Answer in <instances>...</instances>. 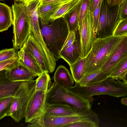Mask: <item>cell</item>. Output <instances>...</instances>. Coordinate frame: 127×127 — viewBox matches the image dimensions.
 Returning a JSON list of instances; mask_svg holds the SVG:
<instances>
[{
	"mask_svg": "<svg viewBox=\"0 0 127 127\" xmlns=\"http://www.w3.org/2000/svg\"><path fill=\"white\" fill-rule=\"evenodd\" d=\"M54 82L68 89L73 86L74 80L68 70L64 66L60 65L56 70L53 77Z\"/></svg>",
	"mask_w": 127,
	"mask_h": 127,
	"instance_id": "obj_19",
	"label": "cell"
},
{
	"mask_svg": "<svg viewBox=\"0 0 127 127\" xmlns=\"http://www.w3.org/2000/svg\"><path fill=\"white\" fill-rule=\"evenodd\" d=\"M67 2L44 4L39 3L37 9L39 22L47 24L51 23L53 16L58 9L62 5Z\"/></svg>",
	"mask_w": 127,
	"mask_h": 127,
	"instance_id": "obj_16",
	"label": "cell"
},
{
	"mask_svg": "<svg viewBox=\"0 0 127 127\" xmlns=\"http://www.w3.org/2000/svg\"><path fill=\"white\" fill-rule=\"evenodd\" d=\"M44 113L45 114L58 116L82 114H80L75 109L71 107L61 104L46 105Z\"/></svg>",
	"mask_w": 127,
	"mask_h": 127,
	"instance_id": "obj_20",
	"label": "cell"
},
{
	"mask_svg": "<svg viewBox=\"0 0 127 127\" xmlns=\"http://www.w3.org/2000/svg\"><path fill=\"white\" fill-rule=\"evenodd\" d=\"M82 2V0H81L64 17L67 24L69 32L76 31L79 28V16Z\"/></svg>",
	"mask_w": 127,
	"mask_h": 127,
	"instance_id": "obj_23",
	"label": "cell"
},
{
	"mask_svg": "<svg viewBox=\"0 0 127 127\" xmlns=\"http://www.w3.org/2000/svg\"><path fill=\"white\" fill-rule=\"evenodd\" d=\"M108 77V75L100 69L85 74L77 83L81 86L92 85L100 83Z\"/></svg>",
	"mask_w": 127,
	"mask_h": 127,
	"instance_id": "obj_21",
	"label": "cell"
},
{
	"mask_svg": "<svg viewBox=\"0 0 127 127\" xmlns=\"http://www.w3.org/2000/svg\"><path fill=\"white\" fill-rule=\"evenodd\" d=\"M122 80L125 84L127 85V72Z\"/></svg>",
	"mask_w": 127,
	"mask_h": 127,
	"instance_id": "obj_41",
	"label": "cell"
},
{
	"mask_svg": "<svg viewBox=\"0 0 127 127\" xmlns=\"http://www.w3.org/2000/svg\"><path fill=\"white\" fill-rule=\"evenodd\" d=\"M81 0H72L62 5L53 16L51 22L57 19L64 17V16L74 8Z\"/></svg>",
	"mask_w": 127,
	"mask_h": 127,
	"instance_id": "obj_27",
	"label": "cell"
},
{
	"mask_svg": "<svg viewBox=\"0 0 127 127\" xmlns=\"http://www.w3.org/2000/svg\"><path fill=\"white\" fill-rule=\"evenodd\" d=\"M26 14L32 31L40 29L37 8L40 0H24Z\"/></svg>",
	"mask_w": 127,
	"mask_h": 127,
	"instance_id": "obj_18",
	"label": "cell"
},
{
	"mask_svg": "<svg viewBox=\"0 0 127 127\" xmlns=\"http://www.w3.org/2000/svg\"><path fill=\"white\" fill-rule=\"evenodd\" d=\"M119 5L110 6L107 0H102L97 28L96 39L113 36L115 30L120 20Z\"/></svg>",
	"mask_w": 127,
	"mask_h": 127,
	"instance_id": "obj_5",
	"label": "cell"
},
{
	"mask_svg": "<svg viewBox=\"0 0 127 127\" xmlns=\"http://www.w3.org/2000/svg\"><path fill=\"white\" fill-rule=\"evenodd\" d=\"M14 98L12 96L0 98V120L8 116Z\"/></svg>",
	"mask_w": 127,
	"mask_h": 127,
	"instance_id": "obj_28",
	"label": "cell"
},
{
	"mask_svg": "<svg viewBox=\"0 0 127 127\" xmlns=\"http://www.w3.org/2000/svg\"><path fill=\"white\" fill-rule=\"evenodd\" d=\"M49 90L47 91L35 90L26 108L25 116L26 122L29 123L43 114Z\"/></svg>",
	"mask_w": 127,
	"mask_h": 127,
	"instance_id": "obj_10",
	"label": "cell"
},
{
	"mask_svg": "<svg viewBox=\"0 0 127 127\" xmlns=\"http://www.w3.org/2000/svg\"><path fill=\"white\" fill-rule=\"evenodd\" d=\"M79 31L81 48V57L83 58L90 52L96 39L94 29L92 13L89 6L85 13L81 29Z\"/></svg>",
	"mask_w": 127,
	"mask_h": 127,
	"instance_id": "obj_9",
	"label": "cell"
},
{
	"mask_svg": "<svg viewBox=\"0 0 127 127\" xmlns=\"http://www.w3.org/2000/svg\"><path fill=\"white\" fill-rule=\"evenodd\" d=\"M125 0H107L109 5L112 6L119 5Z\"/></svg>",
	"mask_w": 127,
	"mask_h": 127,
	"instance_id": "obj_39",
	"label": "cell"
},
{
	"mask_svg": "<svg viewBox=\"0 0 127 127\" xmlns=\"http://www.w3.org/2000/svg\"><path fill=\"white\" fill-rule=\"evenodd\" d=\"M80 121L91 122L99 125L98 115L94 111L88 114L66 116H55L44 113L43 116L44 127H63L69 124Z\"/></svg>",
	"mask_w": 127,
	"mask_h": 127,
	"instance_id": "obj_8",
	"label": "cell"
},
{
	"mask_svg": "<svg viewBox=\"0 0 127 127\" xmlns=\"http://www.w3.org/2000/svg\"><path fill=\"white\" fill-rule=\"evenodd\" d=\"M95 123L90 121H80L65 125L63 127H98Z\"/></svg>",
	"mask_w": 127,
	"mask_h": 127,
	"instance_id": "obj_32",
	"label": "cell"
},
{
	"mask_svg": "<svg viewBox=\"0 0 127 127\" xmlns=\"http://www.w3.org/2000/svg\"><path fill=\"white\" fill-rule=\"evenodd\" d=\"M14 48H5L0 51V62L12 59L16 55L17 52Z\"/></svg>",
	"mask_w": 127,
	"mask_h": 127,
	"instance_id": "obj_31",
	"label": "cell"
},
{
	"mask_svg": "<svg viewBox=\"0 0 127 127\" xmlns=\"http://www.w3.org/2000/svg\"><path fill=\"white\" fill-rule=\"evenodd\" d=\"M11 9L13 13V48L20 49L26 41L32 31L26 14L24 0H14Z\"/></svg>",
	"mask_w": 127,
	"mask_h": 127,
	"instance_id": "obj_4",
	"label": "cell"
},
{
	"mask_svg": "<svg viewBox=\"0 0 127 127\" xmlns=\"http://www.w3.org/2000/svg\"><path fill=\"white\" fill-rule=\"evenodd\" d=\"M23 46L33 56L44 71L50 73L54 71L55 69L50 64L40 46L34 37L32 31Z\"/></svg>",
	"mask_w": 127,
	"mask_h": 127,
	"instance_id": "obj_11",
	"label": "cell"
},
{
	"mask_svg": "<svg viewBox=\"0 0 127 127\" xmlns=\"http://www.w3.org/2000/svg\"><path fill=\"white\" fill-rule=\"evenodd\" d=\"M20 62L37 76L44 71L36 60L24 46L18 51Z\"/></svg>",
	"mask_w": 127,
	"mask_h": 127,
	"instance_id": "obj_17",
	"label": "cell"
},
{
	"mask_svg": "<svg viewBox=\"0 0 127 127\" xmlns=\"http://www.w3.org/2000/svg\"><path fill=\"white\" fill-rule=\"evenodd\" d=\"M0 71V98L14 97L20 87L26 81L10 80L6 77L3 70Z\"/></svg>",
	"mask_w": 127,
	"mask_h": 127,
	"instance_id": "obj_15",
	"label": "cell"
},
{
	"mask_svg": "<svg viewBox=\"0 0 127 127\" xmlns=\"http://www.w3.org/2000/svg\"><path fill=\"white\" fill-rule=\"evenodd\" d=\"M90 1V0H82L79 16V30L81 29L83 19L89 6Z\"/></svg>",
	"mask_w": 127,
	"mask_h": 127,
	"instance_id": "obj_33",
	"label": "cell"
},
{
	"mask_svg": "<svg viewBox=\"0 0 127 127\" xmlns=\"http://www.w3.org/2000/svg\"><path fill=\"white\" fill-rule=\"evenodd\" d=\"M102 1V0H101L95 11L92 13L94 29L95 34L97 28L99 17L100 9Z\"/></svg>",
	"mask_w": 127,
	"mask_h": 127,
	"instance_id": "obj_35",
	"label": "cell"
},
{
	"mask_svg": "<svg viewBox=\"0 0 127 127\" xmlns=\"http://www.w3.org/2000/svg\"><path fill=\"white\" fill-rule=\"evenodd\" d=\"M124 36L96 39L85 57V74L100 69Z\"/></svg>",
	"mask_w": 127,
	"mask_h": 127,
	"instance_id": "obj_3",
	"label": "cell"
},
{
	"mask_svg": "<svg viewBox=\"0 0 127 127\" xmlns=\"http://www.w3.org/2000/svg\"><path fill=\"white\" fill-rule=\"evenodd\" d=\"M127 72V56L116 65L109 77L123 80Z\"/></svg>",
	"mask_w": 127,
	"mask_h": 127,
	"instance_id": "obj_25",
	"label": "cell"
},
{
	"mask_svg": "<svg viewBox=\"0 0 127 127\" xmlns=\"http://www.w3.org/2000/svg\"><path fill=\"white\" fill-rule=\"evenodd\" d=\"M72 0H40V3L42 4L53 3L67 2Z\"/></svg>",
	"mask_w": 127,
	"mask_h": 127,
	"instance_id": "obj_38",
	"label": "cell"
},
{
	"mask_svg": "<svg viewBox=\"0 0 127 127\" xmlns=\"http://www.w3.org/2000/svg\"><path fill=\"white\" fill-rule=\"evenodd\" d=\"M41 33L47 47L56 61L61 58L60 53L69 32L63 17L47 24L39 22Z\"/></svg>",
	"mask_w": 127,
	"mask_h": 127,
	"instance_id": "obj_2",
	"label": "cell"
},
{
	"mask_svg": "<svg viewBox=\"0 0 127 127\" xmlns=\"http://www.w3.org/2000/svg\"><path fill=\"white\" fill-rule=\"evenodd\" d=\"M20 63L18 52L14 57L8 60L0 62V71L9 70L17 66Z\"/></svg>",
	"mask_w": 127,
	"mask_h": 127,
	"instance_id": "obj_29",
	"label": "cell"
},
{
	"mask_svg": "<svg viewBox=\"0 0 127 127\" xmlns=\"http://www.w3.org/2000/svg\"><path fill=\"white\" fill-rule=\"evenodd\" d=\"M101 0H90L89 7L92 13H93Z\"/></svg>",
	"mask_w": 127,
	"mask_h": 127,
	"instance_id": "obj_37",
	"label": "cell"
},
{
	"mask_svg": "<svg viewBox=\"0 0 127 127\" xmlns=\"http://www.w3.org/2000/svg\"><path fill=\"white\" fill-rule=\"evenodd\" d=\"M77 30L69 32L62 50H64L72 45L76 40Z\"/></svg>",
	"mask_w": 127,
	"mask_h": 127,
	"instance_id": "obj_34",
	"label": "cell"
},
{
	"mask_svg": "<svg viewBox=\"0 0 127 127\" xmlns=\"http://www.w3.org/2000/svg\"><path fill=\"white\" fill-rule=\"evenodd\" d=\"M86 57H80L74 63L69 65L72 76L75 83H77L85 74Z\"/></svg>",
	"mask_w": 127,
	"mask_h": 127,
	"instance_id": "obj_24",
	"label": "cell"
},
{
	"mask_svg": "<svg viewBox=\"0 0 127 127\" xmlns=\"http://www.w3.org/2000/svg\"><path fill=\"white\" fill-rule=\"evenodd\" d=\"M83 91L87 98L103 95L115 97H124L127 96V85L118 79L109 77L97 84L84 86Z\"/></svg>",
	"mask_w": 127,
	"mask_h": 127,
	"instance_id": "obj_6",
	"label": "cell"
},
{
	"mask_svg": "<svg viewBox=\"0 0 127 127\" xmlns=\"http://www.w3.org/2000/svg\"><path fill=\"white\" fill-rule=\"evenodd\" d=\"M35 90L47 91L52 83L48 73L44 71L36 79Z\"/></svg>",
	"mask_w": 127,
	"mask_h": 127,
	"instance_id": "obj_26",
	"label": "cell"
},
{
	"mask_svg": "<svg viewBox=\"0 0 127 127\" xmlns=\"http://www.w3.org/2000/svg\"><path fill=\"white\" fill-rule=\"evenodd\" d=\"M121 101L122 104L127 106V97L123 98L121 99Z\"/></svg>",
	"mask_w": 127,
	"mask_h": 127,
	"instance_id": "obj_40",
	"label": "cell"
},
{
	"mask_svg": "<svg viewBox=\"0 0 127 127\" xmlns=\"http://www.w3.org/2000/svg\"><path fill=\"white\" fill-rule=\"evenodd\" d=\"M0 0V1H2V0Z\"/></svg>",
	"mask_w": 127,
	"mask_h": 127,
	"instance_id": "obj_42",
	"label": "cell"
},
{
	"mask_svg": "<svg viewBox=\"0 0 127 127\" xmlns=\"http://www.w3.org/2000/svg\"><path fill=\"white\" fill-rule=\"evenodd\" d=\"M3 71L6 77L13 81H32L37 76L20 62L14 68Z\"/></svg>",
	"mask_w": 127,
	"mask_h": 127,
	"instance_id": "obj_13",
	"label": "cell"
},
{
	"mask_svg": "<svg viewBox=\"0 0 127 127\" xmlns=\"http://www.w3.org/2000/svg\"><path fill=\"white\" fill-rule=\"evenodd\" d=\"M93 97L86 99L54 82L52 83L48 92L46 106L54 104L68 105L75 109L80 114H86L93 111L91 107Z\"/></svg>",
	"mask_w": 127,
	"mask_h": 127,
	"instance_id": "obj_1",
	"label": "cell"
},
{
	"mask_svg": "<svg viewBox=\"0 0 127 127\" xmlns=\"http://www.w3.org/2000/svg\"><path fill=\"white\" fill-rule=\"evenodd\" d=\"M36 79L26 81L16 92L8 115L19 123L25 118L26 108L32 96L35 91Z\"/></svg>",
	"mask_w": 127,
	"mask_h": 127,
	"instance_id": "obj_7",
	"label": "cell"
},
{
	"mask_svg": "<svg viewBox=\"0 0 127 127\" xmlns=\"http://www.w3.org/2000/svg\"><path fill=\"white\" fill-rule=\"evenodd\" d=\"M119 13L120 19L127 18V0L120 5Z\"/></svg>",
	"mask_w": 127,
	"mask_h": 127,
	"instance_id": "obj_36",
	"label": "cell"
},
{
	"mask_svg": "<svg viewBox=\"0 0 127 127\" xmlns=\"http://www.w3.org/2000/svg\"><path fill=\"white\" fill-rule=\"evenodd\" d=\"M12 10L4 3H0V32L7 30L12 24Z\"/></svg>",
	"mask_w": 127,
	"mask_h": 127,
	"instance_id": "obj_22",
	"label": "cell"
},
{
	"mask_svg": "<svg viewBox=\"0 0 127 127\" xmlns=\"http://www.w3.org/2000/svg\"><path fill=\"white\" fill-rule=\"evenodd\" d=\"M127 56V35H125L118 44L107 62L100 69L109 77L116 65Z\"/></svg>",
	"mask_w": 127,
	"mask_h": 127,
	"instance_id": "obj_12",
	"label": "cell"
},
{
	"mask_svg": "<svg viewBox=\"0 0 127 127\" xmlns=\"http://www.w3.org/2000/svg\"><path fill=\"white\" fill-rule=\"evenodd\" d=\"M81 39L78 28L76 31V41L66 49L61 50L60 55L61 58L69 65L74 63L81 57Z\"/></svg>",
	"mask_w": 127,
	"mask_h": 127,
	"instance_id": "obj_14",
	"label": "cell"
},
{
	"mask_svg": "<svg viewBox=\"0 0 127 127\" xmlns=\"http://www.w3.org/2000/svg\"><path fill=\"white\" fill-rule=\"evenodd\" d=\"M127 35V18L120 19L113 33V36H121Z\"/></svg>",
	"mask_w": 127,
	"mask_h": 127,
	"instance_id": "obj_30",
	"label": "cell"
}]
</instances>
